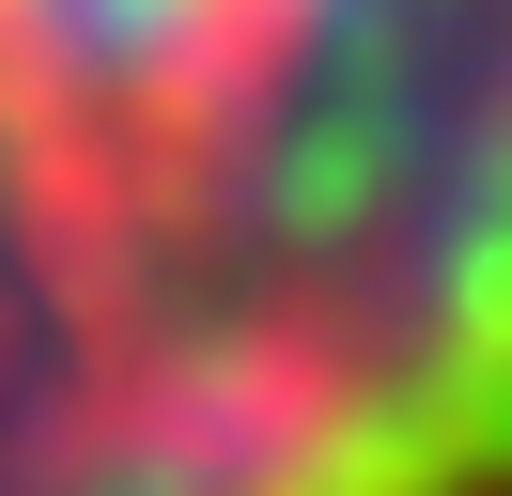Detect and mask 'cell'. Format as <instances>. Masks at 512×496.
Listing matches in <instances>:
<instances>
[{
  "mask_svg": "<svg viewBox=\"0 0 512 496\" xmlns=\"http://www.w3.org/2000/svg\"><path fill=\"white\" fill-rule=\"evenodd\" d=\"M0 496H512V0H0Z\"/></svg>",
  "mask_w": 512,
  "mask_h": 496,
  "instance_id": "6da1fadb",
  "label": "cell"
}]
</instances>
